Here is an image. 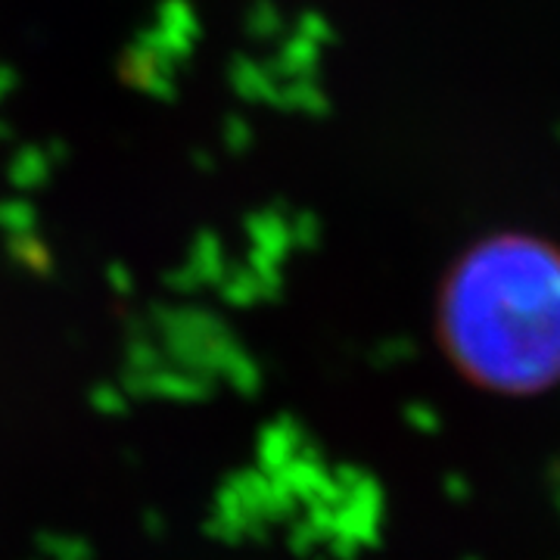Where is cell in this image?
Listing matches in <instances>:
<instances>
[{
    "instance_id": "1",
    "label": "cell",
    "mask_w": 560,
    "mask_h": 560,
    "mask_svg": "<svg viewBox=\"0 0 560 560\" xmlns=\"http://www.w3.org/2000/svg\"><path fill=\"white\" fill-rule=\"evenodd\" d=\"M436 337L460 377L499 396L560 383V246L526 231L470 243L436 296Z\"/></svg>"
}]
</instances>
